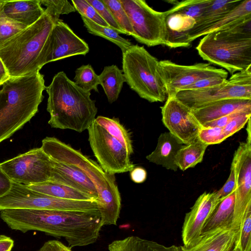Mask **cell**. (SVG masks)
<instances>
[{
  "instance_id": "39",
  "label": "cell",
  "mask_w": 251,
  "mask_h": 251,
  "mask_svg": "<svg viewBox=\"0 0 251 251\" xmlns=\"http://www.w3.org/2000/svg\"><path fill=\"white\" fill-rule=\"evenodd\" d=\"M71 2L75 11H77L81 16L85 17L99 25L109 27L87 0H72Z\"/></svg>"
},
{
  "instance_id": "42",
  "label": "cell",
  "mask_w": 251,
  "mask_h": 251,
  "mask_svg": "<svg viewBox=\"0 0 251 251\" xmlns=\"http://www.w3.org/2000/svg\"><path fill=\"white\" fill-rule=\"evenodd\" d=\"M251 111H243L239 113L227 125L223 128L227 138L242 128L251 119Z\"/></svg>"
},
{
  "instance_id": "34",
  "label": "cell",
  "mask_w": 251,
  "mask_h": 251,
  "mask_svg": "<svg viewBox=\"0 0 251 251\" xmlns=\"http://www.w3.org/2000/svg\"><path fill=\"white\" fill-rule=\"evenodd\" d=\"M251 208L245 212L237 232L233 248V251H251Z\"/></svg>"
},
{
  "instance_id": "2",
  "label": "cell",
  "mask_w": 251,
  "mask_h": 251,
  "mask_svg": "<svg viewBox=\"0 0 251 251\" xmlns=\"http://www.w3.org/2000/svg\"><path fill=\"white\" fill-rule=\"evenodd\" d=\"M41 148L52 160L75 166L88 176L98 193L97 202L102 226L117 225L121 197L114 175L106 173L98 163L55 137L43 139Z\"/></svg>"
},
{
  "instance_id": "36",
  "label": "cell",
  "mask_w": 251,
  "mask_h": 251,
  "mask_svg": "<svg viewBox=\"0 0 251 251\" xmlns=\"http://www.w3.org/2000/svg\"><path fill=\"white\" fill-rule=\"evenodd\" d=\"M114 19L126 34L132 36L133 31L129 18L119 0H102Z\"/></svg>"
},
{
  "instance_id": "44",
  "label": "cell",
  "mask_w": 251,
  "mask_h": 251,
  "mask_svg": "<svg viewBox=\"0 0 251 251\" xmlns=\"http://www.w3.org/2000/svg\"><path fill=\"white\" fill-rule=\"evenodd\" d=\"M235 185L234 170L232 166L230 167L229 176L223 187L216 191L219 199L222 201L233 190Z\"/></svg>"
},
{
  "instance_id": "21",
  "label": "cell",
  "mask_w": 251,
  "mask_h": 251,
  "mask_svg": "<svg viewBox=\"0 0 251 251\" xmlns=\"http://www.w3.org/2000/svg\"><path fill=\"white\" fill-rule=\"evenodd\" d=\"M184 145L170 132L162 133L158 138L155 149L146 156V159L168 170L176 171L178 168L175 163V157Z\"/></svg>"
},
{
  "instance_id": "24",
  "label": "cell",
  "mask_w": 251,
  "mask_h": 251,
  "mask_svg": "<svg viewBox=\"0 0 251 251\" xmlns=\"http://www.w3.org/2000/svg\"><path fill=\"white\" fill-rule=\"evenodd\" d=\"M241 0H212L201 16L196 21L195 26L189 31V41L191 43L195 36L212 24L239 4Z\"/></svg>"
},
{
  "instance_id": "19",
  "label": "cell",
  "mask_w": 251,
  "mask_h": 251,
  "mask_svg": "<svg viewBox=\"0 0 251 251\" xmlns=\"http://www.w3.org/2000/svg\"><path fill=\"white\" fill-rule=\"evenodd\" d=\"M242 111H251V100L224 99L192 110L193 114L201 126L206 122Z\"/></svg>"
},
{
  "instance_id": "20",
  "label": "cell",
  "mask_w": 251,
  "mask_h": 251,
  "mask_svg": "<svg viewBox=\"0 0 251 251\" xmlns=\"http://www.w3.org/2000/svg\"><path fill=\"white\" fill-rule=\"evenodd\" d=\"M165 15V34L164 46L171 48L188 47L189 31L195 26L196 20L193 18L177 13Z\"/></svg>"
},
{
  "instance_id": "52",
  "label": "cell",
  "mask_w": 251,
  "mask_h": 251,
  "mask_svg": "<svg viewBox=\"0 0 251 251\" xmlns=\"http://www.w3.org/2000/svg\"><path fill=\"white\" fill-rule=\"evenodd\" d=\"M231 251H233V249H232V250Z\"/></svg>"
},
{
  "instance_id": "37",
  "label": "cell",
  "mask_w": 251,
  "mask_h": 251,
  "mask_svg": "<svg viewBox=\"0 0 251 251\" xmlns=\"http://www.w3.org/2000/svg\"><path fill=\"white\" fill-rule=\"evenodd\" d=\"M41 5L46 6L45 12L56 22L60 15L68 14L75 11L73 5L67 0H40Z\"/></svg>"
},
{
  "instance_id": "10",
  "label": "cell",
  "mask_w": 251,
  "mask_h": 251,
  "mask_svg": "<svg viewBox=\"0 0 251 251\" xmlns=\"http://www.w3.org/2000/svg\"><path fill=\"white\" fill-rule=\"evenodd\" d=\"M87 130L91 148L105 172L115 175L130 172L134 169L127 150L95 120Z\"/></svg>"
},
{
  "instance_id": "14",
  "label": "cell",
  "mask_w": 251,
  "mask_h": 251,
  "mask_svg": "<svg viewBox=\"0 0 251 251\" xmlns=\"http://www.w3.org/2000/svg\"><path fill=\"white\" fill-rule=\"evenodd\" d=\"M88 45L60 19L54 23L37 60L39 70L46 64L72 56L86 55Z\"/></svg>"
},
{
  "instance_id": "18",
  "label": "cell",
  "mask_w": 251,
  "mask_h": 251,
  "mask_svg": "<svg viewBox=\"0 0 251 251\" xmlns=\"http://www.w3.org/2000/svg\"><path fill=\"white\" fill-rule=\"evenodd\" d=\"M51 162L52 169L50 180L86 193L97 201L98 196L95 185L80 169L71 164L52 159Z\"/></svg>"
},
{
  "instance_id": "45",
  "label": "cell",
  "mask_w": 251,
  "mask_h": 251,
  "mask_svg": "<svg viewBox=\"0 0 251 251\" xmlns=\"http://www.w3.org/2000/svg\"><path fill=\"white\" fill-rule=\"evenodd\" d=\"M37 251H72L71 248L56 240L46 242Z\"/></svg>"
},
{
  "instance_id": "11",
  "label": "cell",
  "mask_w": 251,
  "mask_h": 251,
  "mask_svg": "<svg viewBox=\"0 0 251 251\" xmlns=\"http://www.w3.org/2000/svg\"><path fill=\"white\" fill-rule=\"evenodd\" d=\"M12 209L84 211L86 202L50 196L12 182L10 191L0 198V212Z\"/></svg>"
},
{
  "instance_id": "28",
  "label": "cell",
  "mask_w": 251,
  "mask_h": 251,
  "mask_svg": "<svg viewBox=\"0 0 251 251\" xmlns=\"http://www.w3.org/2000/svg\"><path fill=\"white\" fill-rule=\"evenodd\" d=\"M26 186L33 190L56 198L79 201H96L86 193L50 180Z\"/></svg>"
},
{
  "instance_id": "16",
  "label": "cell",
  "mask_w": 251,
  "mask_h": 251,
  "mask_svg": "<svg viewBox=\"0 0 251 251\" xmlns=\"http://www.w3.org/2000/svg\"><path fill=\"white\" fill-rule=\"evenodd\" d=\"M160 108L164 125L184 144H188L198 137L202 126L190 108L175 97L167 98Z\"/></svg>"
},
{
  "instance_id": "43",
  "label": "cell",
  "mask_w": 251,
  "mask_h": 251,
  "mask_svg": "<svg viewBox=\"0 0 251 251\" xmlns=\"http://www.w3.org/2000/svg\"><path fill=\"white\" fill-rule=\"evenodd\" d=\"M227 79L221 76L208 77L200 79L182 90H194L211 87L224 83Z\"/></svg>"
},
{
  "instance_id": "27",
  "label": "cell",
  "mask_w": 251,
  "mask_h": 251,
  "mask_svg": "<svg viewBox=\"0 0 251 251\" xmlns=\"http://www.w3.org/2000/svg\"><path fill=\"white\" fill-rule=\"evenodd\" d=\"M251 18V0H244L215 22L198 33L193 41L208 33L223 29L239 21Z\"/></svg>"
},
{
  "instance_id": "6",
  "label": "cell",
  "mask_w": 251,
  "mask_h": 251,
  "mask_svg": "<svg viewBox=\"0 0 251 251\" xmlns=\"http://www.w3.org/2000/svg\"><path fill=\"white\" fill-rule=\"evenodd\" d=\"M122 71L129 87L151 102L167 99L159 61L143 46L132 45L122 52Z\"/></svg>"
},
{
  "instance_id": "48",
  "label": "cell",
  "mask_w": 251,
  "mask_h": 251,
  "mask_svg": "<svg viewBox=\"0 0 251 251\" xmlns=\"http://www.w3.org/2000/svg\"><path fill=\"white\" fill-rule=\"evenodd\" d=\"M130 176L131 180L136 183L144 182L147 176V173L146 170L141 167H134L130 172Z\"/></svg>"
},
{
  "instance_id": "15",
  "label": "cell",
  "mask_w": 251,
  "mask_h": 251,
  "mask_svg": "<svg viewBox=\"0 0 251 251\" xmlns=\"http://www.w3.org/2000/svg\"><path fill=\"white\" fill-rule=\"evenodd\" d=\"M159 62L167 98L174 97L177 92L200 79L211 76L226 78L228 77L227 71L212 67L209 63L182 65L169 60L159 61Z\"/></svg>"
},
{
  "instance_id": "22",
  "label": "cell",
  "mask_w": 251,
  "mask_h": 251,
  "mask_svg": "<svg viewBox=\"0 0 251 251\" xmlns=\"http://www.w3.org/2000/svg\"><path fill=\"white\" fill-rule=\"evenodd\" d=\"M237 232L231 228H218L202 235L192 246L179 247L180 251H231Z\"/></svg>"
},
{
  "instance_id": "40",
  "label": "cell",
  "mask_w": 251,
  "mask_h": 251,
  "mask_svg": "<svg viewBox=\"0 0 251 251\" xmlns=\"http://www.w3.org/2000/svg\"><path fill=\"white\" fill-rule=\"evenodd\" d=\"M198 138L207 145L218 144L227 139L223 128L216 127H201Z\"/></svg>"
},
{
  "instance_id": "47",
  "label": "cell",
  "mask_w": 251,
  "mask_h": 251,
  "mask_svg": "<svg viewBox=\"0 0 251 251\" xmlns=\"http://www.w3.org/2000/svg\"><path fill=\"white\" fill-rule=\"evenodd\" d=\"M12 184V181L0 167V198L10 191Z\"/></svg>"
},
{
  "instance_id": "8",
  "label": "cell",
  "mask_w": 251,
  "mask_h": 251,
  "mask_svg": "<svg viewBox=\"0 0 251 251\" xmlns=\"http://www.w3.org/2000/svg\"><path fill=\"white\" fill-rule=\"evenodd\" d=\"M191 110L227 99L251 100V66L237 72L223 84L194 90H182L174 96Z\"/></svg>"
},
{
  "instance_id": "32",
  "label": "cell",
  "mask_w": 251,
  "mask_h": 251,
  "mask_svg": "<svg viewBox=\"0 0 251 251\" xmlns=\"http://www.w3.org/2000/svg\"><path fill=\"white\" fill-rule=\"evenodd\" d=\"M84 25L90 33L101 37L108 40L118 46L122 52H124L133 44L119 35V33L114 29L99 25L90 20L81 16Z\"/></svg>"
},
{
  "instance_id": "33",
  "label": "cell",
  "mask_w": 251,
  "mask_h": 251,
  "mask_svg": "<svg viewBox=\"0 0 251 251\" xmlns=\"http://www.w3.org/2000/svg\"><path fill=\"white\" fill-rule=\"evenodd\" d=\"M212 0H186L178 1L170 9L168 13H177L191 17L196 22L201 16Z\"/></svg>"
},
{
  "instance_id": "25",
  "label": "cell",
  "mask_w": 251,
  "mask_h": 251,
  "mask_svg": "<svg viewBox=\"0 0 251 251\" xmlns=\"http://www.w3.org/2000/svg\"><path fill=\"white\" fill-rule=\"evenodd\" d=\"M234 191L217 205L201 231V235L218 228H231L234 206Z\"/></svg>"
},
{
  "instance_id": "31",
  "label": "cell",
  "mask_w": 251,
  "mask_h": 251,
  "mask_svg": "<svg viewBox=\"0 0 251 251\" xmlns=\"http://www.w3.org/2000/svg\"><path fill=\"white\" fill-rule=\"evenodd\" d=\"M95 121L109 134L119 141L127 150L130 155L133 153L130 134L118 119L99 116L96 118Z\"/></svg>"
},
{
  "instance_id": "35",
  "label": "cell",
  "mask_w": 251,
  "mask_h": 251,
  "mask_svg": "<svg viewBox=\"0 0 251 251\" xmlns=\"http://www.w3.org/2000/svg\"><path fill=\"white\" fill-rule=\"evenodd\" d=\"M75 83L87 92L93 90L98 92L100 84L99 75H97L91 65H82L75 71Z\"/></svg>"
},
{
  "instance_id": "41",
  "label": "cell",
  "mask_w": 251,
  "mask_h": 251,
  "mask_svg": "<svg viewBox=\"0 0 251 251\" xmlns=\"http://www.w3.org/2000/svg\"><path fill=\"white\" fill-rule=\"evenodd\" d=\"M93 6L100 16L109 25V27L114 29L119 34L126 33L119 27L114 19L110 11L102 0H87Z\"/></svg>"
},
{
  "instance_id": "3",
  "label": "cell",
  "mask_w": 251,
  "mask_h": 251,
  "mask_svg": "<svg viewBox=\"0 0 251 251\" xmlns=\"http://www.w3.org/2000/svg\"><path fill=\"white\" fill-rule=\"evenodd\" d=\"M46 90L51 127L81 132L95 120L98 110L90 92L78 86L64 72L56 74Z\"/></svg>"
},
{
  "instance_id": "9",
  "label": "cell",
  "mask_w": 251,
  "mask_h": 251,
  "mask_svg": "<svg viewBox=\"0 0 251 251\" xmlns=\"http://www.w3.org/2000/svg\"><path fill=\"white\" fill-rule=\"evenodd\" d=\"M130 20L138 42L149 47L164 45L165 15L143 0H119Z\"/></svg>"
},
{
  "instance_id": "17",
  "label": "cell",
  "mask_w": 251,
  "mask_h": 251,
  "mask_svg": "<svg viewBox=\"0 0 251 251\" xmlns=\"http://www.w3.org/2000/svg\"><path fill=\"white\" fill-rule=\"evenodd\" d=\"M221 201L216 191L204 192L198 198L184 219L181 232L184 246H192L201 239L204 226Z\"/></svg>"
},
{
  "instance_id": "30",
  "label": "cell",
  "mask_w": 251,
  "mask_h": 251,
  "mask_svg": "<svg viewBox=\"0 0 251 251\" xmlns=\"http://www.w3.org/2000/svg\"><path fill=\"white\" fill-rule=\"evenodd\" d=\"M208 146L197 137L178 150L175 157L176 165L182 171L194 167L202 161Z\"/></svg>"
},
{
  "instance_id": "12",
  "label": "cell",
  "mask_w": 251,
  "mask_h": 251,
  "mask_svg": "<svg viewBox=\"0 0 251 251\" xmlns=\"http://www.w3.org/2000/svg\"><path fill=\"white\" fill-rule=\"evenodd\" d=\"M0 167L12 182L28 186L50 180L52 165L40 147L4 161Z\"/></svg>"
},
{
  "instance_id": "13",
  "label": "cell",
  "mask_w": 251,
  "mask_h": 251,
  "mask_svg": "<svg viewBox=\"0 0 251 251\" xmlns=\"http://www.w3.org/2000/svg\"><path fill=\"white\" fill-rule=\"evenodd\" d=\"M234 170V206L231 229L237 232L246 211L251 208V137L241 142L231 164Z\"/></svg>"
},
{
  "instance_id": "49",
  "label": "cell",
  "mask_w": 251,
  "mask_h": 251,
  "mask_svg": "<svg viewBox=\"0 0 251 251\" xmlns=\"http://www.w3.org/2000/svg\"><path fill=\"white\" fill-rule=\"evenodd\" d=\"M14 246V241L10 237L0 234V251H11Z\"/></svg>"
},
{
  "instance_id": "4",
  "label": "cell",
  "mask_w": 251,
  "mask_h": 251,
  "mask_svg": "<svg viewBox=\"0 0 251 251\" xmlns=\"http://www.w3.org/2000/svg\"><path fill=\"white\" fill-rule=\"evenodd\" d=\"M0 90V143L29 122L38 111L46 89L44 75L37 71L10 77Z\"/></svg>"
},
{
  "instance_id": "7",
  "label": "cell",
  "mask_w": 251,
  "mask_h": 251,
  "mask_svg": "<svg viewBox=\"0 0 251 251\" xmlns=\"http://www.w3.org/2000/svg\"><path fill=\"white\" fill-rule=\"evenodd\" d=\"M196 49L203 60L231 75L251 66V38L218 30L204 35Z\"/></svg>"
},
{
  "instance_id": "38",
  "label": "cell",
  "mask_w": 251,
  "mask_h": 251,
  "mask_svg": "<svg viewBox=\"0 0 251 251\" xmlns=\"http://www.w3.org/2000/svg\"><path fill=\"white\" fill-rule=\"evenodd\" d=\"M26 27L7 17L2 10L0 13V45Z\"/></svg>"
},
{
  "instance_id": "1",
  "label": "cell",
  "mask_w": 251,
  "mask_h": 251,
  "mask_svg": "<svg viewBox=\"0 0 251 251\" xmlns=\"http://www.w3.org/2000/svg\"><path fill=\"white\" fill-rule=\"evenodd\" d=\"M0 217L12 229L63 238L71 248L95 243L102 227L99 212L12 209L1 211Z\"/></svg>"
},
{
  "instance_id": "23",
  "label": "cell",
  "mask_w": 251,
  "mask_h": 251,
  "mask_svg": "<svg viewBox=\"0 0 251 251\" xmlns=\"http://www.w3.org/2000/svg\"><path fill=\"white\" fill-rule=\"evenodd\" d=\"M3 11L8 18L28 26L40 19L45 9L40 0H6Z\"/></svg>"
},
{
  "instance_id": "26",
  "label": "cell",
  "mask_w": 251,
  "mask_h": 251,
  "mask_svg": "<svg viewBox=\"0 0 251 251\" xmlns=\"http://www.w3.org/2000/svg\"><path fill=\"white\" fill-rule=\"evenodd\" d=\"M109 251H180L175 245L165 246L137 236H129L113 241L108 246Z\"/></svg>"
},
{
  "instance_id": "51",
  "label": "cell",
  "mask_w": 251,
  "mask_h": 251,
  "mask_svg": "<svg viewBox=\"0 0 251 251\" xmlns=\"http://www.w3.org/2000/svg\"><path fill=\"white\" fill-rule=\"evenodd\" d=\"M5 1L6 0H0V13L3 10V7L5 4Z\"/></svg>"
},
{
  "instance_id": "29",
  "label": "cell",
  "mask_w": 251,
  "mask_h": 251,
  "mask_svg": "<svg viewBox=\"0 0 251 251\" xmlns=\"http://www.w3.org/2000/svg\"><path fill=\"white\" fill-rule=\"evenodd\" d=\"M99 76L100 84L103 88L108 102L112 103L116 101L126 82L122 70L115 65L105 66Z\"/></svg>"
},
{
  "instance_id": "50",
  "label": "cell",
  "mask_w": 251,
  "mask_h": 251,
  "mask_svg": "<svg viewBox=\"0 0 251 251\" xmlns=\"http://www.w3.org/2000/svg\"><path fill=\"white\" fill-rule=\"evenodd\" d=\"M9 77L8 72L0 58V87Z\"/></svg>"
},
{
  "instance_id": "5",
  "label": "cell",
  "mask_w": 251,
  "mask_h": 251,
  "mask_svg": "<svg viewBox=\"0 0 251 251\" xmlns=\"http://www.w3.org/2000/svg\"><path fill=\"white\" fill-rule=\"evenodd\" d=\"M54 23L45 12L35 23L0 45V58L10 77L40 71L38 58Z\"/></svg>"
},
{
  "instance_id": "46",
  "label": "cell",
  "mask_w": 251,
  "mask_h": 251,
  "mask_svg": "<svg viewBox=\"0 0 251 251\" xmlns=\"http://www.w3.org/2000/svg\"><path fill=\"white\" fill-rule=\"evenodd\" d=\"M243 112V111H242ZM235 112L217 119L211 121L204 124L202 127H216L224 128L226 125H227L239 113Z\"/></svg>"
}]
</instances>
